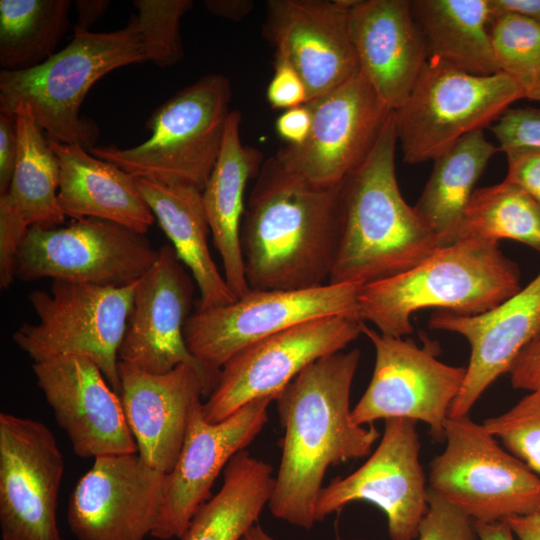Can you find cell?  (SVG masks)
I'll list each match as a JSON object with an SVG mask.
<instances>
[{"mask_svg": "<svg viewBox=\"0 0 540 540\" xmlns=\"http://www.w3.org/2000/svg\"><path fill=\"white\" fill-rule=\"evenodd\" d=\"M360 361L355 348L319 358L276 397L284 430L280 466L268 508L272 515L306 530L329 467L370 454L376 427L351 418L350 393Z\"/></svg>", "mask_w": 540, "mask_h": 540, "instance_id": "cell-1", "label": "cell"}, {"mask_svg": "<svg viewBox=\"0 0 540 540\" xmlns=\"http://www.w3.org/2000/svg\"><path fill=\"white\" fill-rule=\"evenodd\" d=\"M339 184L324 186L265 159L248 196L240 230L250 290L325 285L341 234Z\"/></svg>", "mask_w": 540, "mask_h": 540, "instance_id": "cell-2", "label": "cell"}, {"mask_svg": "<svg viewBox=\"0 0 540 540\" xmlns=\"http://www.w3.org/2000/svg\"><path fill=\"white\" fill-rule=\"evenodd\" d=\"M392 112L365 160L339 184L341 234L330 284L383 280L407 271L441 247L404 200L396 178Z\"/></svg>", "mask_w": 540, "mask_h": 540, "instance_id": "cell-3", "label": "cell"}, {"mask_svg": "<svg viewBox=\"0 0 540 540\" xmlns=\"http://www.w3.org/2000/svg\"><path fill=\"white\" fill-rule=\"evenodd\" d=\"M520 280L518 265L499 242L462 239L407 271L361 286L358 315L384 335L404 337L413 331L412 314L421 309L479 315L518 292Z\"/></svg>", "mask_w": 540, "mask_h": 540, "instance_id": "cell-4", "label": "cell"}, {"mask_svg": "<svg viewBox=\"0 0 540 540\" xmlns=\"http://www.w3.org/2000/svg\"><path fill=\"white\" fill-rule=\"evenodd\" d=\"M147 61L159 67L163 64L136 14L116 31L76 32L65 48L42 64L0 72V112L14 114L20 104H26L49 139L80 144L88 150L98 137L96 124L80 117L88 91L110 71Z\"/></svg>", "mask_w": 540, "mask_h": 540, "instance_id": "cell-5", "label": "cell"}, {"mask_svg": "<svg viewBox=\"0 0 540 540\" xmlns=\"http://www.w3.org/2000/svg\"><path fill=\"white\" fill-rule=\"evenodd\" d=\"M231 94L224 75L202 76L153 111L145 125L151 136L143 143L88 151L137 178L203 191L221 151Z\"/></svg>", "mask_w": 540, "mask_h": 540, "instance_id": "cell-6", "label": "cell"}, {"mask_svg": "<svg viewBox=\"0 0 540 540\" xmlns=\"http://www.w3.org/2000/svg\"><path fill=\"white\" fill-rule=\"evenodd\" d=\"M138 280L118 287L52 280L48 291L28 295L38 321L19 326L13 341L33 362L61 355L90 359L120 395L119 350Z\"/></svg>", "mask_w": 540, "mask_h": 540, "instance_id": "cell-7", "label": "cell"}, {"mask_svg": "<svg viewBox=\"0 0 540 540\" xmlns=\"http://www.w3.org/2000/svg\"><path fill=\"white\" fill-rule=\"evenodd\" d=\"M523 98L522 87L503 72L474 75L428 58L411 93L393 111L404 162L434 160Z\"/></svg>", "mask_w": 540, "mask_h": 540, "instance_id": "cell-8", "label": "cell"}, {"mask_svg": "<svg viewBox=\"0 0 540 540\" xmlns=\"http://www.w3.org/2000/svg\"><path fill=\"white\" fill-rule=\"evenodd\" d=\"M445 448L429 464V488L475 522L540 509V478L469 415L448 417Z\"/></svg>", "mask_w": 540, "mask_h": 540, "instance_id": "cell-9", "label": "cell"}, {"mask_svg": "<svg viewBox=\"0 0 540 540\" xmlns=\"http://www.w3.org/2000/svg\"><path fill=\"white\" fill-rule=\"evenodd\" d=\"M360 288L327 283L308 289L250 290L230 304L196 308L185 324L186 345L216 386L223 365L255 342L320 318L348 316L360 320Z\"/></svg>", "mask_w": 540, "mask_h": 540, "instance_id": "cell-10", "label": "cell"}, {"mask_svg": "<svg viewBox=\"0 0 540 540\" xmlns=\"http://www.w3.org/2000/svg\"><path fill=\"white\" fill-rule=\"evenodd\" d=\"M157 252L146 234L103 219H77L65 227L34 226L20 247L16 278L124 286L148 271Z\"/></svg>", "mask_w": 540, "mask_h": 540, "instance_id": "cell-11", "label": "cell"}, {"mask_svg": "<svg viewBox=\"0 0 540 540\" xmlns=\"http://www.w3.org/2000/svg\"><path fill=\"white\" fill-rule=\"evenodd\" d=\"M375 349L372 378L352 408L358 425L384 419H409L427 424L434 437L443 439L452 403L458 396L466 367L436 358L433 345L420 347L411 339L378 333L363 323Z\"/></svg>", "mask_w": 540, "mask_h": 540, "instance_id": "cell-12", "label": "cell"}, {"mask_svg": "<svg viewBox=\"0 0 540 540\" xmlns=\"http://www.w3.org/2000/svg\"><path fill=\"white\" fill-rule=\"evenodd\" d=\"M363 323L348 316L320 318L243 348L221 368L214 390L203 402L204 418L220 422L255 399H276L311 363L357 339Z\"/></svg>", "mask_w": 540, "mask_h": 540, "instance_id": "cell-13", "label": "cell"}, {"mask_svg": "<svg viewBox=\"0 0 540 540\" xmlns=\"http://www.w3.org/2000/svg\"><path fill=\"white\" fill-rule=\"evenodd\" d=\"M416 426L409 419L385 420L381 440L366 462L322 488L315 505L316 522L350 503L366 501L386 515L391 540L417 538L428 508L429 487L419 460Z\"/></svg>", "mask_w": 540, "mask_h": 540, "instance_id": "cell-14", "label": "cell"}, {"mask_svg": "<svg viewBox=\"0 0 540 540\" xmlns=\"http://www.w3.org/2000/svg\"><path fill=\"white\" fill-rule=\"evenodd\" d=\"M64 461L42 422L0 413L2 540H62L56 509Z\"/></svg>", "mask_w": 540, "mask_h": 540, "instance_id": "cell-15", "label": "cell"}, {"mask_svg": "<svg viewBox=\"0 0 540 540\" xmlns=\"http://www.w3.org/2000/svg\"><path fill=\"white\" fill-rule=\"evenodd\" d=\"M306 105L312 116L308 138L279 149L275 157L324 186L340 184L365 160L393 112L361 73Z\"/></svg>", "mask_w": 540, "mask_h": 540, "instance_id": "cell-16", "label": "cell"}, {"mask_svg": "<svg viewBox=\"0 0 540 540\" xmlns=\"http://www.w3.org/2000/svg\"><path fill=\"white\" fill-rule=\"evenodd\" d=\"M165 473L139 453L97 457L78 480L67 506L77 540H144L160 517Z\"/></svg>", "mask_w": 540, "mask_h": 540, "instance_id": "cell-17", "label": "cell"}, {"mask_svg": "<svg viewBox=\"0 0 540 540\" xmlns=\"http://www.w3.org/2000/svg\"><path fill=\"white\" fill-rule=\"evenodd\" d=\"M274 400L272 396L255 399L216 423L204 418L203 402L194 407L176 465L166 475L162 509L152 537L184 539L194 513L209 499L219 473L264 428Z\"/></svg>", "mask_w": 540, "mask_h": 540, "instance_id": "cell-18", "label": "cell"}, {"mask_svg": "<svg viewBox=\"0 0 540 540\" xmlns=\"http://www.w3.org/2000/svg\"><path fill=\"white\" fill-rule=\"evenodd\" d=\"M184 266L172 245L158 249L155 262L137 282L119 361L152 374L192 365L202 373L211 394L215 384L185 341L194 284Z\"/></svg>", "mask_w": 540, "mask_h": 540, "instance_id": "cell-19", "label": "cell"}, {"mask_svg": "<svg viewBox=\"0 0 540 540\" xmlns=\"http://www.w3.org/2000/svg\"><path fill=\"white\" fill-rule=\"evenodd\" d=\"M37 385L81 458L137 453L121 397L98 366L79 355L33 362Z\"/></svg>", "mask_w": 540, "mask_h": 540, "instance_id": "cell-20", "label": "cell"}, {"mask_svg": "<svg viewBox=\"0 0 540 540\" xmlns=\"http://www.w3.org/2000/svg\"><path fill=\"white\" fill-rule=\"evenodd\" d=\"M353 0H270L263 33L302 78L308 101L360 73L348 18ZM307 101V102H308Z\"/></svg>", "mask_w": 540, "mask_h": 540, "instance_id": "cell-21", "label": "cell"}, {"mask_svg": "<svg viewBox=\"0 0 540 540\" xmlns=\"http://www.w3.org/2000/svg\"><path fill=\"white\" fill-rule=\"evenodd\" d=\"M428 324L458 333L470 345L465 378L448 417L469 415L485 390L509 372L518 354L540 333V272L490 311L468 316L437 310Z\"/></svg>", "mask_w": 540, "mask_h": 540, "instance_id": "cell-22", "label": "cell"}, {"mask_svg": "<svg viewBox=\"0 0 540 540\" xmlns=\"http://www.w3.org/2000/svg\"><path fill=\"white\" fill-rule=\"evenodd\" d=\"M121 401L141 458L168 474L180 455L194 407L209 396L202 373L181 364L152 374L119 361Z\"/></svg>", "mask_w": 540, "mask_h": 540, "instance_id": "cell-23", "label": "cell"}, {"mask_svg": "<svg viewBox=\"0 0 540 540\" xmlns=\"http://www.w3.org/2000/svg\"><path fill=\"white\" fill-rule=\"evenodd\" d=\"M348 26L360 73L384 104L396 110L429 58L410 0H353Z\"/></svg>", "mask_w": 540, "mask_h": 540, "instance_id": "cell-24", "label": "cell"}, {"mask_svg": "<svg viewBox=\"0 0 540 540\" xmlns=\"http://www.w3.org/2000/svg\"><path fill=\"white\" fill-rule=\"evenodd\" d=\"M48 141L59 163L58 201L66 217L98 218L147 233L155 217L137 177L93 156L80 144Z\"/></svg>", "mask_w": 540, "mask_h": 540, "instance_id": "cell-25", "label": "cell"}, {"mask_svg": "<svg viewBox=\"0 0 540 540\" xmlns=\"http://www.w3.org/2000/svg\"><path fill=\"white\" fill-rule=\"evenodd\" d=\"M241 114L232 110L226 124L219 157L202 191L213 241L223 264L224 278L238 298L250 291L241 250L240 230L245 212V189L256 179L265 161L255 147L240 138Z\"/></svg>", "mask_w": 540, "mask_h": 540, "instance_id": "cell-26", "label": "cell"}, {"mask_svg": "<svg viewBox=\"0 0 540 540\" xmlns=\"http://www.w3.org/2000/svg\"><path fill=\"white\" fill-rule=\"evenodd\" d=\"M137 182L178 258L196 281L200 292L196 308L223 306L237 300L208 247L210 227L202 191L182 183H162L143 178H137Z\"/></svg>", "mask_w": 540, "mask_h": 540, "instance_id": "cell-27", "label": "cell"}, {"mask_svg": "<svg viewBox=\"0 0 540 540\" xmlns=\"http://www.w3.org/2000/svg\"><path fill=\"white\" fill-rule=\"evenodd\" d=\"M429 58L474 75L500 72L489 33V0H410Z\"/></svg>", "mask_w": 540, "mask_h": 540, "instance_id": "cell-28", "label": "cell"}, {"mask_svg": "<svg viewBox=\"0 0 540 540\" xmlns=\"http://www.w3.org/2000/svg\"><path fill=\"white\" fill-rule=\"evenodd\" d=\"M498 150L479 130L464 136L433 160L432 172L413 207L439 238L441 247L453 244L475 184Z\"/></svg>", "mask_w": 540, "mask_h": 540, "instance_id": "cell-29", "label": "cell"}, {"mask_svg": "<svg viewBox=\"0 0 540 540\" xmlns=\"http://www.w3.org/2000/svg\"><path fill=\"white\" fill-rule=\"evenodd\" d=\"M223 485L194 513L183 540H241L271 499L272 466L246 449L224 468Z\"/></svg>", "mask_w": 540, "mask_h": 540, "instance_id": "cell-30", "label": "cell"}, {"mask_svg": "<svg viewBox=\"0 0 540 540\" xmlns=\"http://www.w3.org/2000/svg\"><path fill=\"white\" fill-rule=\"evenodd\" d=\"M14 114L18 153L10 187L0 195V204L29 228L60 226L66 216L58 201V159L36 123L31 108L20 104Z\"/></svg>", "mask_w": 540, "mask_h": 540, "instance_id": "cell-31", "label": "cell"}, {"mask_svg": "<svg viewBox=\"0 0 540 540\" xmlns=\"http://www.w3.org/2000/svg\"><path fill=\"white\" fill-rule=\"evenodd\" d=\"M70 0H0L1 71L36 67L56 52L69 25Z\"/></svg>", "mask_w": 540, "mask_h": 540, "instance_id": "cell-32", "label": "cell"}, {"mask_svg": "<svg viewBox=\"0 0 540 540\" xmlns=\"http://www.w3.org/2000/svg\"><path fill=\"white\" fill-rule=\"evenodd\" d=\"M469 238L511 239L540 252V204L507 179L475 189L453 243Z\"/></svg>", "mask_w": 540, "mask_h": 540, "instance_id": "cell-33", "label": "cell"}, {"mask_svg": "<svg viewBox=\"0 0 540 540\" xmlns=\"http://www.w3.org/2000/svg\"><path fill=\"white\" fill-rule=\"evenodd\" d=\"M492 47L500 72L525 92L540 82V24L513 14L492 16Z\"/></svg>", "mask_w": 540, "mask_h": 540, "instance_id": "cell-34", "label": "cell"}, {"mask_svg": "<svg viewBox=\"0 0 540 540\" xmlns=\"http://www.w3.org/2000/svg\"><path fill=\"white\" fill-rule=\"evenodd\" d=\"M483 425L540 478V392H529L508 411L485 419Z\"/></svg>", "mask_w": 540, "mask_h": 540, "instance_id": "cell-35", "label": "cell"}, {"mask_svg": "<svg viewBox=\"0 0 540 540\" xmlns=\"http://www.w3.org/2000/svg\"><path fill=\"white\" fill-rule=\"evenodd\" d=\"M142 31L161 53L162 67L177 64L183 58L180 24L193 6L191 0H135Z\"/></svg>", "mask_w": 540, "mask_h": 540, "instance_id": "cell-36", "label": "cell"}, {"mask_svg": "<svg viewBox=\"0 0 540 540\" xmlns=\"http://www.w3.org/2000/svg\"><path fill=\"white\" fill-rule=\"evenodd\" d=\"M417 538L418 540H479L475 521L430 488L428 508L418 526Z\"/></svg>", "mask_w": 540, "mask_h": 540, "instance_id": "cell-37", "label": "cell"}, {"mask_svg": "<svg viewBox=\"0 0 540 540\" xmlns=\"http://www.w3.org/2000/svg\"><path fill=\"white\" fill-rule=\"evenodd\" d=\"M490 128L499 143L498 149L503 152L522 147H540L538 108H509Z\"/></svg>", "mask_w": 540, "mask_h": 540, "instance_id": "cell-38", "label": "cell"}, {"mask_svg": "<svg viewBox=\"0 0 540 540\" xmlns=\"http://www.w3.org/2000/svg\"><path fill=\"white\" fill-rule=\"evenodd\" d=\"M267 100L275 109H290L307 103L305 84L294 67L283 57L275 56L274 74L267 91Z\"/></svg>", "mask_w": 540, "mask_h": 540, "instance_id": "cell-39", "label": "cell"}, {"mask_svg": "<svg viewBox=\"0 0 540 540\" xmlns=\"http://www.w3.org/2000/svg\"><path fill=\"white\" fill-rule=\"evenodd\" d=\"M508 171L505 179L517 184L540 204V147L505 151Z\"/></svg>", "mask_w": 540, "mask_h": 540, "instance_id": "cell-40", "label": "cell"}, {"mask_svg": "<svg viewBox=\"0 0 540 540\" xmlns=\"http://www.w3.org/2000/svg\"><path fill=\"white\" fill-rule=\"evenodd\" d=\"M508 373L514 388L540 392V333L522 349Z\"/></svg>", "mask_w": 540, "mask_h": 540, "instance_id": "cell-41", "label": "cell"}, {"mask_svg": "<svg viewBox=\"0 0 540 540\" xmlns=\"http://www.w3.org/2000/svg\"><path fill=\"white\" fill-rule=\"evenodd\" d=\"M18 153V132L15 114L0 112V195L11 184Z\"/></svg>", "mask_w": 540, "mask_h": 540, "instance_id": "cell-42", "label": "cell"}, {"mask_svg": "<svg viewBox=\"0 0 540 540\" xmlns=\"http://www.w3.org/2000/svg\"><path fill=\"white\" fill-rule=\"evenodd\" d=\"M311 125V112L304 104L285 110L276 120V131L287 145L298 146L308 138Z\"/></svg>", "mask_w": 540, "mask_h": 540, "instance_id": "cell-43", "label": "cell"}, {"mask_svg": "<svg viewBox=\"0 0 540 540\" xmlns=\"http://www.w3.org/2000/svg\"><path fill=\"white\" fill-rule=\"evenodd\" d=\"M489 6L491 17L513 14L540 24V0H489Z\"/></svg>", "mask_w": 540, "mask_h": 540, "instance_id": "cell-44", "label": "cell"}, {"mask_svg": "<svg viewBox=\"0 0 540 540\" xmlns=\"http://www.w3.org/2000/svg\"><path fill=\"white\" fill-rule=\"evenodd\" d=\"M204 4L212 14L232 21L244 19L254 7L248 0H206Z\"/></svg>", "mask_w": 540, "mask_h": 540, "instance_id": "cell-45", "label": "cell"}, {"mask_svg": "<svg viewBox=\"0 0 540 540\" xmlns=\"http://www.w3.org/2000/svg\"><path fill=\"white\" fill-rule=\"evenodd\" d=\"M110 1L107 0H77V23L74 33L89 31V28L104 14Z\"/></svg>", "mask_w": 540, "mask_h": 540, "instance_id": "cell-46", "label": "cell"}, {"mask_svg": "<svg viewBox=\"0 0 540 540\" xmlns=\"http://www.w3.org/2000/svg\"><path fill=\"white\" fill-rule=\"evenodd\" d=\"M519 540H540V509L530 514L505 520Z\"/></svg>", "mask_w": 540, "mask_h": 540, "instance_id": "cell-47", "label": "cell"}, {"mask_svg": "<svg viewBox=\"0 0 540 540\" xmlns=\"http://www.w3.org/2000/svg\"><path fill=\"white\" fill-rule=\"evenodd\" d=\"M479 540H515V536L505 521L475 522Z\"/></svg>", "mask_w": 540, "mask_h": 540, "instance_id": "cell-48", "label": "cell"}, {"mask_svg": "<svg viewBox=\"0 0 540 540\" xmlns=\"http://www.w3.org/2000/svg\"><path fill=\"white\" fill-rule=\"evenodd\" d=\"M241 540H275L265 529L259 524L252 526L242 537Z\"/></svg>", "mask_w": 540, "mask_h": 540, "instance_id": "cell-49", "label": "cell"}, {"mask_svg": "<svg viewBox=\"0 0 540 540\" xmlns=\"http://www.w3.org/2000/svg\"><path fill=\"white\" fill-rule=\"evenodd\" d=\"M524 98L540 102V82L524 92Z\"/></svg>", "mask_w": 540, "mask_h": 540, "instance_id": "cell-50", "label": "cell"}, {"mask_svg": "<svg viewBox=\"0 0 540 540\" xmlns=\"http://www.w3.org/2000/svg\"><path fill=\"white\" fill-rule=\"evenodd\" d=\"M337 540H340V538H338Z\"/></svg>", "mask_w": 540, "mask_h": 540, "instance_id": "cell-51", "label": "cell"}]
</instances>
